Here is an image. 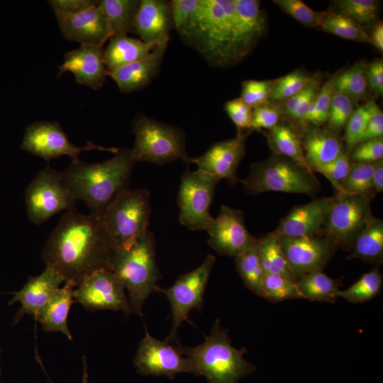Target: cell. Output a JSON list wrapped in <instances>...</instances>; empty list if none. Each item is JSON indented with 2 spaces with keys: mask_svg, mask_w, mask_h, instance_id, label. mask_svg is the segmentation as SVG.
<instances>
[{
  "mask_svg": "<svg viewBox=\"0 0 383 383\" xmlns=\"http://www.w3.org/2000/svg\"><path fill=\"white\" fill-rule=\"evenodd\" d=\"M116 243L101 216L65 212L48 236L42 251L45 266L76 287L86 276L111 271Z\"/></svg>",
  "mask_w": 383,
  "mask_h": 383,
  "instance_id": "cell-1",
  "label": "cell"
},
{
  "mask_svg": "<svg viewBox=\"0 0 383 383\" xmlns=\"http://www.w3.org/2000/svg\"><path fill=\"white\" fill-rule=\"evenodd\" d=\"M114 155L99 163L78 160L60 172L64 185L77 200L87 206L91 214L101 216L114 199L128 189L136 163L131 149H120Z\"/></svg>",
  "mask_w": 383,
  "mask_h": 383,
  "instance_id": "cell-2",
  "label": "cell"
},
{
  "mask_svg": "<svg viewBox=\"0 0 383 383\" xmlns=\"http://www.w3.org/2000/svg\"><path fill=\"white\" fill-rule=\"evenodd\" d=\"M234 15L235 0H200L179 33L209 62L227 65L232 63Z\"/></svg>",
  "mask_w": 383,
  "mask_h": 383,
  "instance_id": "cell-3",
  "label": "cell"
},
{
  "mask_svg": "<svg viewBox=\"0 0 383 383\" xmlns=\"http://www.w3.org/2000/svg\"><path fill=\"white\" fill-rule=\"evenodd\" d=\"M174 345L208 383H238L256 370L243 357L248 350H238L232 345L228 331L221 327L219 319L216 320L210 335L200 345L186 347L179 342Z\"/></svg>",
  "mask_w": 383,
  "mask_h": 383,
  "instance_id": "cell-4",
  "label": "cell"
},
{
  "mask_svg": "<svg viewBox=\"0 0 383 383\" xmlns=\"http://www.w3.org/2000/svg\"><path fill=\"white\" fill-rule=\"evenodd\" d=\"M155 253V236L149 230L116 248L111 272L124 286L131 313L141 314L145 300L160 277Z\"/></svg>",
  "mask_w": 383,
  "mask_h": 383,
  "instance_id": "cell-5",
  "label": "cell"
},
{
  "mask_svg": "<svg viewBox=\"0 0 383 383\" xmlns=\"http://www.w3.org/2000/svg\"><path fill=\"white\" fill-rule=\"evenodd\" d=\"M240 182L244 191L250 195L279 192L313 196L321 187L313 171L274 153L263 161L253 163L248 176Z\"/></svg>",
  "mask_w": 383,
  "mask_h": 383,
  "instance_id": "cell-6",
  "label": "cell"
},
{
  "mask_svg": "<svg viewBox=\"0 0 383 383\" xmlns=\"http://www.w3.org/2000/svg\"><path fill=\"white\" fill-rule=\"evenodd\" d=\"M133 131L135 140L131 152L136 162L161 165L181 160L187 166L190 164L181 129L138 113L133 121Z\"/></svg>",
  "mask_w": 383,
  "mask_h": 383,
  "instance_id": "cell-7",
  "label": "cell"
},
{
  "mask_svg": "<svg viewBox=\"0 0 383 383\" xmlns=\"http://www.w3.org/2000/svg\"><path fill=\"white\" fill-rule=\"evenodd\" d=\"M150 195L146 189H127L106 209L101 218L117 248L148 231L151 213Z\"/></svg>",
  "mask_w": 383,
  "mask_h": 383,
  "instance_id": "cell-8",
  "label": "cell"
},
{
  "mask_svg": "<svg viewBox=\"0 0 383 383\" xmlns=\"http://www.w3.org/2000/svg\"><path fill=\"white\" fill-rule=\"evenodd\" d=\"M28 218L41 225L62 211H74L77 199L64 185L60 172L47 166L30 182L24 193Z\"/></svg>",
  "mask_w": 383,
  "mask_h": 383,
  "instance_id": "cell-9",
  "label": "cell"
},
{
  "mask_svg": "<svg viewBox=\"0 0 383 383\" xmlns=\"http://www.w3.org/2000/svg\"><path fill=\"white\" fill-rule=\"evenodd\" d=\"M215 262V256L209 254L197 268L179 276L172 287L156 286L155 290L166 296L171 305L172 326L165 339L169 343H178V329L188 320L192 309L202 311L206 287Z\"/></svg>",
  "mask_w": 383,
  "mask_h": 383,
  "instance_id": "cell-10",
  "label": "cell"
},
{
  "mask_svg": "<svg viewBox=\"0 0 383 383\" xmlns=\"http://www.w3.org/2000/svg\"><path fill=\"white\" fill-rule=\"evenodd\" d=\"M371 201L359 195L337 192L330 207L323 235L345 251L373 217Z\"/></svg>",
  "mask_w": 383,
  "mask_h": 383,
  "instance_id": "cell-11",
  "label": "cell"
},
{
  "mask_svg": "<svg viewBox=\"0 0 383 383\" xmlns=\"http://www.w3.org/2000/svg\"><path fill=\"white\" fill-rule=\"evenodd\" d=\"M220 181L199 169L183 173L177 197L182 225L191 231H206L212 218L210 206Z\"/></svg>",
  "mask_w": 383,
  "mask_h": 383,
  "instance_id": "cell-12",
  "label": "cell"
},
{
  "mask_svg": "<svg viewBox=\"0 0 383 383\" xmlns=\"http://www.w3.org/2000/svg\"><path fill=\"white\" fill-rule=\"evenodd\" d=\"M20 148L46 161L67 155L72 162L79 160V155L83 151L99 150L116 154L120 150L91 141L82 147L77 146L70 141L59 122L46 121H35L26 127Z\"/></svg>",
  "mask_w": 383,
  "mask_h": 383,
  "instance_id": "cell-13",
  "label": "cell"
},
{
  "mask_svg": "<svg viewBox=\"0 0 383 383\" xmlns=\"http://www.w3.org/2000/svg\"><path fill=\"white\" fill-rule=\"evenodd\" d=\"M73 299L90 311L131 313L124 286L111 270H100L86 276L74 287Z\"/></svg>",
  "mask_w": 383,
  "mask_h": 383,
  "instance_id": "cell-14",
  "label": "cell"
},
{
  "mask_svg": "<svg viewBox=\"0 0 383 383\" xmlns=\"http://www.w3.org/2000/svg\"><path fill=\"white\" fill-rule=\"evenodd\" d=\"M144 338L140 342L133 363L138 374L148 376H166L173 379L178 373H199L192 362L174 345L152 336L146 326Z\"/></svg>",
  "mask_w": 383,
  "mask_h": 383,
  "instance_id": "cell-15",
  "label": "cell"
},
{
  "mask_svg": "<svg viewBox=\"0 0 383 383\" xmlns=\"http://www.w3.org/2000/svg\"><path fill=\"white\" fill-rule=\"evenodd\" d=\"M277 238L295 282L308 273L323 270L339 248L324 235Z\"/></svg>",
  "mask_w": 383,
  "mask_h": 383,
  "instance_id": "cell-16",
  "label": "cell"
},
{
  "mask_svg": "<svg viewBox=\"0 0 383 383\" xmlns=\"http://www.w3.org/2000/svg\"><path fill=\"white\" fill-rule=\"evenodd\" d=\"M208 244L218 254L235 257L255 241L246 228L243 211L222 205L218 215L211 218L206 229Z\"/></svg>",
  "mask_w": 383,
  "mask_h": 383,
  "instance_id": "cell-17",
  "label": "cell"
},
{
  "mask_svg": "<svg viewBox=\"0 0 383 383\" xmlns=\"http://www.w3.org/2000/svg\"><path fill=\"white\" fill-rule=\"evenodd\" d=\"M250 131L238 133L232 138L213 143L204 154L190 159V163L230 184L240 182L238 168L245 152V140Z\"/></svg>",
  "mask_w": 383,
  "mask_h": 383,
  "instance_id": "cell-18",
  "label": "cell"
},
{
  "mask_svg": "<svg viewBox=\"0 0 383 383\" xmlns=\"http://www.w3.org/2000/svg\"><path fill=\"white\" fill-rule=\"evenodd\" d=\"M266 17L257 0H235L231 61L238 62L254 48L266 29Z\"/></svg>",
  "mask_w": 383,
  "mask_h": 383,
  "instance_id": "cell-19",
  "label": "cell"
},
{
  "mask_svg": "<svg viewBox=\"0 0 383 383\" xmlns=\"http://www.w3.org/2000/svg\"><path fill=\"white\" fill-rule=\"evenodd\" d=\"M333 200V196H325L294 206L280 220L277 228L272 233L277 237L323 235L328 213Z\"/></svg>",
  "mask_w": 383,
  "mask_h": 383,
  "instance_id": "cell-20",
  "label": "cell"
},
{
  "mask_svg": "<svg viewBox=\"0 0 383 383\" xmlns=\"http://www.w3.org/2000/svg\"><path fill=\"white\" fill-rule=\"evenodd\" d=\"M104 45L105 43L81 45L67 52L59 67L58 77L70 72L78 84L93 89L101 88L106 77L110 76L104 62Z\"/></svg>",
  "mask_w": 383,
  "mask_h": 383,
  "instance_id": "cell-21",
  "label": "cell"
},
{
  "mask_svg": "<svg viewBox=\"0 0 383 383\" xmlns=\"http://www.w3.org/2000/svg\"><path fill=\"white\" fill-rule=\"evenodd\" d=\"M57 19L64 38L81 45L106 43L112 35L109 22L97 4Z\"/></svg>",
  "mask_w": 383,
  "mask_h": 383,
  "instance_id": "cell-22",
  "label": "cell"
},
{
  "mask_svg": "<svg viewBox=\"0 0 383 383\" xmlns=\"http://www.w3.org/2000/svg\"><path fill=\"white\" fill-rule=\"evenodd\" d=\"M65 282L59 272L51 267L45 266L39 275L28 278L22 289L15 292L9 304H21L18 317L27 313L36 318L40 310Z\"/></svg>",
  "mask_w": 383,
  "mask_h": 383,
  "instance_id": "cell-23",
  "label": "cell"
},
{
  "mask_svg": "<svg viewBox=\"0 0 383 383\" xmlns=\"http://www.w3.org/2000/svg\"><path fill=\"white\" fill-rule=\"evenodd\" d=\"M173 26L170 3L164 0H141L134 21L133 32L148 44L170 40Z\"/></svg>",
  "mask_w": 383,
  "mask_h": 383,
  "instance_id": "cell-24",
  "label": "cell"
},
{
  "mask_svg": "<svg viewBox=\"0 0 383 383\" xmlns=\"http://www.w3.org/2000/svg\"><path fill=\"white\" fill-rule=\"evenodd\" d=\"M169 40L157 44L146 57L110 73L120 91L131 94L149 84L160 72Z\"/></svg>",
  "mask_w": 383,
  "mask_h": 383,
  "instance_id": "cell-25",
  "label": "cell"
},
{
  "mask_svg": "<svg viewBox=\"0 0 383 383\" xmlns=\"http://www.w3.org/2000/svg\"><path fill=\"white\" fill-rule=\"evenodd\" d=\"M306 160L312 169L336 158L345 150L338 133L319 126H306L301 136Z\"/></svg>",
  "mask_w": 383,
  "mask_h": 383,
  "instance_id": "cell-26",
  "label": "cell"
},
{
  "mask_svg": "<svg viewBox=\"0 0 383 383\" xmlns=\"http://www.w3.org/2000/svg\"><path fill=\"white\" fill-rule=\"evenodd\" d=\"M108 40L104 57L106 69L110 73L146 57L157 45L145 43L127 34L112 35Z\"/></svg>",
  "mask_w": 383,
  "mask_h": 383,
  "instance_id": "cell-27",
  "label": "cell"
},
{
  "mask_svg": "<svg viewBox=\"0 0 383 383\" xmlns=\"http://www.w3.org/2000/svg\"><path fill=\"white\" fill-rule=\"evenodd\" d=\"M65 284L56 292L36 317L43 330L60 332L68 340H72L67 326V316L72 304L74 302L73 292L74 285Z\"/></svg>",
  "mask_w": 383,
  "mask_h": 383,
  "instance_id": "cell-28",
  "label": "cell"
},
{
  "mask_svg": "<svg viewBox=\"0 0 383 383\" xmlns=\"http://www.w3.org/2000/svg\"><path fill=\"white\" fill-rule=\"evenodd\" d=\"M359 259L366 263L383 262V221L373 216L357 236L348 260Z\"/></svg>",
  "mask_w": 383,
  "mask_h": 383,
  "instance_id": "cell-29",
  "label": "cell"
},
{
  "mask_svg": "<svg viewBox=\"0 0 383 383\" xmlns=\"http://www.w3.org/2000/svg\"><path fill=\"white\" fill-rule=\"evenodd\" d=\"M267 138L272 153L287 157L311 170L305 158L300 135L292 124L279 121L268 131Z\"/></svg>",
  "mask_w": 383,
  "mask_h": 383,
  "instance_id": "cell-30",
  "label": "cell"
},
{
  "mask_svg": "<svg viewBox=\"0 0 383 383\" xmlns=\"http://www.w3.org/2000/svg\"><path fill=\"white\" fill-rule=\"evenodd\" d=\"M303 299L310 301L335 303L340 297V279H332L323 270L305 274L296 282Z\"/></svg>",
  "mask_w": 383,
  "mask_h": 383,
  "instance_id": "cell-31",
  "label": "cell"
},
{
  "mask_svg": "<svg viewBox=\"0 0 383 383\" xmlns=\"http://www.w3.org/2000/svg\"><path fill=\"white\" fill-rule=\"evenodd\" d=\"M138 0H101L97 6L106 18L112 35L133 31L134 21L140 4Z\"/></svg>",
  "mask_w": 383,
  "mask_h": 383,
  "instance_id": "cell-32",
  "label": "cell"
},
{
  "mask_svg": "<svg viewBox=\"0 0 383 383\" xmlns=\"http://www.w3.org/2000/svg\"><path fill=\"white\" fill-rule=\"evenodd\" d=\"M367 65L357 62L333 78L335 92L343 94L353 101L366 98L370 89L366 74Z\"/></svg>",
  "mask_w": 383,
  "mask_h": 383,
  "instance_id": "cell-33",
  "label": "cell"
},
{
  "mask_svg": "<svg viewBox=\"0 0 383 383\" xmlns=\"http://www.w3.org/2000/svg\"><path fill=\"white\" fill-rule=\"evenodd\" d=\"M257 242L265 273L281 275L294 281L277 237L271 232L257 238Z\"/></svg>",
  "mask_w": 383,
  "mask_h": 383,
  "instance_id": "cell-34",
  "label": "cell"
},
{
  "mask_svg": "<svg viewBox=\"0 0 383 383\" xmlns=\"http://www.w3.org/2000/svg\"><path fill=\"white\" fill-rule=\"evenodd\" d=\"M238 273L246 287L257 295H260L264 276L257 238L246 250L235 257Z\"/></svg>",
  "mask_w": 383,
  "mask_h": 383,
  "instance_id": "cell-35",
  "label": "cell"
},
{
  "mask_svg": "<svg viewBox=\"0 0 383 383\" xmlns=\"http://www.w3.org/2000/svg\"><path fill=\"white\" fill-rule=\"evenodd\" d=\"M319 28L346 40L370 43L362 26L338 12L325 11Z\"/></svg>",
  "mask_w": 383,
  "mask_h": 383,
  "instance_id": "cell-36",
  "label": "cell"
},
{
  "mask_svg": "<svg viewBox=\"0 0 383 383\" xmlns=\"http://www.w3.org/2000/svg\"><path fill=\"white\" fill-rule=\"evenodd\" d=\"M375 162H352L348 175L343 186V192L359 195L369 200L375 197L372 174Z\"/></svg>",
  "mask_w": 383,
  "mask_h": 383,
  "instance_id": "cell-37",
  "label": "cell"
},
{
  "mask_svg": "<svg viewBox=\"0 0 383 383\" xmlns=\"http://www.w3.org/2000/svg\"><path fill=\"white\" fill-rule=\"evenodd\" d=\"M382 279L379 265H376L370 271L363 274L350 287L340 290V297L353 304L371 301L380 293Z\"/></svg>",
  "mask_w": 383,
  "mask_h": 383,
  "instance_id": "cell-38",
  "label": "cell"
},
{
  "mask_svg": "<svg viewBox=\"0 0 383 383\" xmlns=\"http://www.w3.org/2000/svg\"><path fill=\"white\" fill-rule=\"evenodd\" d=\"M259 296L273 303L303 299L295 282L272 274H265Z\"/></svg>",
  "mask_w": 383,
  "mask_h": 383,
  "instance_id": "cell-39",
  "label": "cell"
},
{
  "mask_svg": "<svg viewBox=\"0 0 383 383\" xmlns=\"http://www.w3.org/2000/svg\"><path fill=\"white\" fill-rule=\"evenodd\" d=\"M316 77L309 76L301 70H294L277 79L269 101H284L304 90Z\"/></svg>",
  "mask_w": 383,
  "mask_h": 383,
  "instance_id": "cell-40",
  "label": "cell"
},
{
  "mask_svg": "<svg viewBox=\"0 0 383 383\" xmlns=\"http://www.w3.org/2000/svg\"><path fill=\"white\" fill-rule=\"evenodd\" d=\"M334 4L338 13L352 19L358 24L367 25L377 16L379 3L374 0H338Z\"/></svg>",
  "mask_w": 383,
  "mask_h": 383,
  "instance_id": "cell-41",
  "label": "cell"
},
{
  "mask_svg": "<svg viewBox=\"0 0 383 383\" xmlns=\"http://www.w3.org/2000/svg\"><path fill=\"white\" fill-rule=\"evenodd\" d=\"M333 78L328 79L320 88L304 118L305 128L309 124L321 126L327 122L332 98L335 94Z\"/></svg>",
  "mask_w": 383,
  "mask_h": 383,
  "instance_id": "cell-42",
  "label": "cell"
},
{
  "mask_svg": "<svg viewBox=\"0 0 383 383\" xmlns=\"http://www.w3.org/2000/svg\"><path fill=\"white\" fill-rule=\"evenodd\" d=\"M375 102L368 101L364 105L354 110L347 124L345 133L346 151L350 152L357 145L363 135L370 118L372 115Z\"/></svg>",
  "mask_w": 383,
  "mask_h": 383,
  "instance_id": "cell-43",
  "label": "cell"
},
{
  "mask_svg": "<svg viewBox=\"0 0 383 383\" xmlns=\"http://www.w3.org/2000/svg\"><path fill=\"white\" fill-rule=\"evenodd\" d=\"M284 13L301 24L311 28H319L325 11H316L301 0H273Z\"/></svg>",
  "mask_w": 383,
  "mask_h": 383,
  "instance_id": "cell-44",
  "label": "cell"
},
{
  "mask_svg": "<svg viewBox=\"0 0 383 383\" xmlns=\"http://www.w3.org/2000/svg\"><path fill=\"white\" fill-rule=\"evenodd\" d=\"M350 166V155L344 150L336 158L328 163L314 167L312 171L325 176L331 182L337 192L342 193L343 186L348 175Z\"/></svg>",
  "mask_w": 383,
  "mask_h": 383,
  "instance_id": "cell-45",
  "label": "cell"
},
{
  "mask_svg": "<svg viewBox=\"0 0 383 383\" xmlns=\"http://www.w3.org/2000/svg\"><path fill=\"white\" fill-rule=\"evenodd\" d=\"M353 111V100L343 94L335 92L330 106L326 128L338 133L346 126Z\"/></svg>",
  "mask_w": 383,
  "mask_h": 383,
  "instance_id": "cell-46",
  "label": "cell"
},
{
  "mask_svg": "<svg viewBox=\"0 0 383 383\" xmlns=\"http://www.w3.org/2000/svg\"><path fill=\"white\" fill-rule=\"evenodd\" d=\"M277 79L243 81L240 98L252 109L267 103Z\"/></svg>",
  "mask_w": 383,
  "mask_h": 383,
  "instance_id": "cell-47",
  "label": "cell"
},
{
  "mask_svg": "<svg viewBox=\"0 0 383 383\" xmlns=\"http://www.w3.org/2000/svg\"><path fill=\"white\" fill-rule=\"evenodd\" d=\"M224 107L226 113L236 126L238 133L251 131L252 107L240 98L228 101Z\"/></svg>",
  "mask_w": 383,
  "mask_h": 383,
  "instance_id": "cell-48",
  "label": "cell"
},
{
  "mask_svg": "<svg viewBox=\"0 0 383 383\" xmlns=\"http://www.w3.org/2000/svg\"><path fill=\"white\" fill-rule=\"evenodd\" d=\"M280 109L267 102L252 109L251 131L267 129L270 131L280 121Z\"/></svg>",
  "mask_w": 383,
  "mask_h": 383,
  "instance_id": "cell-49",
  "label": "cell"
},
{
  "mask_svg": "<svg viewBox=\"0 0 383 383\" xmlns=\"http://www.w3.org/2000/svg\"><path fill=\"white\" fill-rule=\"evenodd\" d=\"M352 162H375L383 158V138H376L360 143L351 150Z\"/></svg>",
  "mask_w": 383,
  "mask_h": 383,
  "instance_id": "cell-50",
  "label": "cell"
},
{
  "mask_svg": "<svg viewBox=\"0 0 383 383\" xmlns=\"http://www.w3.org/2000/svg\"><path fill=\"white\" fill-rule=\"evenodd\" d=\"M200 0H172L170 1L173 26L179 32L197 9Z\"/></svg>",
  "mask_w": 383,
  "mask_h": 383,
  "instance_id": "cell-51",
  "label": "cell"
},
{
  "mask_svg": "<svg viewBox=\"0 0 383 383\" xmlns=\"http://www.w3.org/2000/svg\"><path fill=\"white\" fill-rule=\"evenodd\" d=\"M94 0H50L48 4L56 17L74 14L96 5Z\"/></svg>",
  "mask_w": 383,
  "mask_h": 383,
  "instance_id": "cell-52",
  "label": "cell"
},
{
  "mask_svg": "<svg viewBox=\"0 0 383 383\" xmlns=\"http://www.w3.org/2000/svg\"><path fill=\"white\" fill-rule=\"evenodd\" d=\"M383 135V113L375 104L367 127L359 143L382 138Z\"/></svg>",
  "mask_w": 383,
  "mask_h": 383,
  "instance_id": "cell-53",
  "label": "cell"
},
{
  "mask_svg": "<svg viewBox=\"0 0 383 383\" xmlns=\"http://www.w3.org/2000/svg\"><path fill=\"white\" fill-rule=\"evenodd\" d=\"M367 79L370 89L375 94H383V61L376 60L366 67Z\"/></svg>",
  "mask_w": 383,
  "mask_h": 383,
  "instance_id": "cell-54",
  "label": "cell"
},
{
  "mask_svg": "<svg viewBox=\"0 0 383 383\" xmlns=\"http://www.w3.org/2000/svg\"><path fill=\"white\" fill-rule=\"evenodd\" d=\"M372 183L374 189L377 193L383 191V161L382 160L375 162V166L372 174Z\"/></svg>",
  "mask_w": 383,
  "mask_h": 383,
  "instance_id": "cell-55",
  "label": "cell"
},
{
  "mask_svg": "<svg viewBox=\"0 0 383 383\" xmlns=\"http://www.w3.org/2000/svg\"><path fill=\"white\" fill-rule=\"evenodd\" d=\"M370 43L375 46L379 51L383 50V24L382 21L378 22L374 27L370 35Z\"/></svg>",
  "mask_w": 383,
  "mask_h": 383,
  "instance_id": "cell-56",
  "label": "cell"
},
{
  "mask_svg": "<svg viewBox=\"0 0 383 383\" xmlns=\"http://www.w3.org/2000/svg\"><path fill=\"white\" fill-rule=\"evenodd\" d=\"M83 364H84V372L82 383H89V374L87 371V365L86 358L83 357ZM52 383V382H50Z\"/></svg>",
  "mask_w": 383,
  "mask_h": 383,
  "instance_id": "cell-57",
  "label": "cell"
},
{
  "mask_svg": "<svg viewBox=\"0 0 383 383\" xmlns=\"http://www.w3.org/2000/svg\"><path fill=\"white\" fill-rule=\"evenodd\" d=\"M0 352H1V350H0Z\"/></svg>",
  "mask_w": 383,
  "mask_h": 383,
  "instance_id": "cell-58",
  "label": "cell"
}]
</instances>
